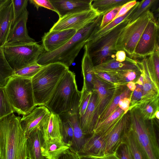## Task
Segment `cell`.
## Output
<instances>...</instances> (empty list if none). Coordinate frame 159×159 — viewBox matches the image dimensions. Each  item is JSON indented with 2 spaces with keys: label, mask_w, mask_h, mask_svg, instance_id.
Segmentation results:
<instances>
[{
  "label": "cell",
  "mask_w": 159,
  "mask_h": 159,
  "mask_svg": "<svg viewBox=\"0 0 159 159\" xmlns=\"http://www.w3.org/2000/svg\"><path fill=\"white\" fill-rule=\"evenodd\" d=\"M21 117L12 113L0 120V159H27Z\"/></svg>",
  "instance_id": "1"
},
{
  "label": "cell",
  "mask_w": 159,
  "mask_h": 159,
  "mask_svg": "<svg viewBox=\"0 0 159 159\" xmlns=\"http://www.w3.org/2000/svg\"><path fill=\"white\" fill-rule=\"evenodd\" d=\"M103 16L100 15L93 21L77 31L60 48L51 52L44 51L39 57L37 63L43 66L50 63H59L69 68L93 32L100 26Z\"/></svg>",
  "instance_id": "2"
},
{
  "label": "cell",
  "mask_w": 159,
  "mask_h": 159,
  "mask_svg": "<svg viewBox=\"0 0 159 159\" xmlns=\"http://www.w3.org/2000/svg\"><path fill=\"white\" fill-rule=\"evenodd\" d=\"M80 96L75 74L69 69L60 79L45 106L50 112L58 115L78 113Z\"/></svg>",
  "instance_id": "3"
},
{
  "label": "cell",
  "mask_w": 159,
  "mask_h": 159,
  "mask_svg": "<svg viewBox=\"0 0 159 159\" xmlns=\"http://www.w3.org/2000/svg\"><path fill=\"white\" fill-rule=\"evenodd\" d=\"M129 112V128L148 159H159L158 142L152 120L145 119L134 107Z\"/></svg>",
  "instance_id": "4"
},
{
  "label": "cell",
  "mask_w": 159,
  "mask_h": 159,
  "mask_svg": "<svg viewBox=\"0 0 159 159\" xmlns=\"http://www.w3.org/2000/svg\"><path fill=\"white\" fill-rule=\"evenodd\" d=\"M69 68L59 63L43 66L31 79L36 106H45L58 82Z\"/></svg>",
  "instance_id": "5"
},
{
  "label": "cell",
  "mask_w": 159,
  "mask_h": 159,
  "mask_svg": "<svg viewBox=\"0 0 159 159\" xmlns=\"http://www.w3.org/2000/svg\"><path fill=\"white\" fill-rule=\"evenodd\" d=\"M130 23L127 17L101 38L86 42L84 46V52L89 56L94 66L115 59L118 39L121 31Z\"/></svg>",
  "instance_id": "6"
},
{
  "label": "cell",
  "mask_w": 159,
  "mask_h": 159,
  "mask_svg": "<svg viewBox=\"0 0 159 159\" xmlns=\"http://www.w3.org/2000/svg\"><path fill=\"white\" fill-rule=\"evenodd\" d=\"M14 112L25 116L36 106L31 79L12 76L4 87Z\"/></svg>",
  "instance_id": "7"
},
{
  "label": "cell",
  "mask_w": 159,
  "mask_h": 159,
  "mask_svg": "<svg viewBox=\"0 0 159 159\" xmlns=\"http://www.w3.org/2000/svg\"><path fill=\"white\" fill-rule=\"evenodd\" d=\"M2 47L5 58L14 71L37 62L45 51L42 45L36 42L6 43Z\"/></svg>",
  "instance_id": "8"
},
{
  "label": "cell",
  "mask_w": 159,
  "mask_h": 159,
  "mask_svg": "<svg viewBox=\"0 0 159 159\" xmlns=\"http://www.w3.org/2000/svg\"><path fill=\"white\" fill-rule=\"evenodd\" d=\"M154 18L153 13L148 11L127 25L121 31L118 39L117 50H123L133 57L137 45L147 25Z\"/></svg>",
  "instance_id": "9"
},
{
  "label": "cell",
  "mask_w": 159,
  "mask_h": 159,
  "mask_svg": "<svg viewBox=\"0 0 159 159\" xmlns=\"http://www.w3.org/2000/svg\"><path fill=\"white\" fill-rule=\"evenodd\" d=\"M100 15L93 8L89 10L67 15L59 18L49 31L73 29L77 31L93 21Z\"/></svg>",
  "instance_id": "10"
},
{
  "label": "cell",
  "mask_w": 159,
  "mask_h": 159,
  "mask_svg": "<svg viewBox=\"0 0 159 159\" xmlns=\"http://www.w3.org/2000/svg\"><path fill=\"white\" fill-rule=\"evenodd\" d=\"M159 28L154 18L150 20L137 45L133 57L144 58L153 53L159 45Z\"/></svg>",
  "instance_id": "11"
},
{
  "label": "cell",
  "mask_w": 159,
  "mask_h": 159,
  "mask_svg": "<svg viewBox=\"0 0 159 159\" xmlns=\"http://www.w3.org/2000/svg\"><path fill=\"white\" fill-rule=\"evenodd\" d=\"M129 125V110L126 113L124 112L117 123L102 135L105 144L104 154L117 151L122 142L124 136Z\"/></svg>",
  "instance_id": "12"
},
{
  "label": "cell",
  "mask_w": 159,
  "mask_h": 159,
  "mask_svg": "<svg viewBox=\"0 0 159 159\" xmlns=\"http://www.w3.org/2000/svg\"><path fill=\"white\" fill-rule=\"evenodd\" d=\"M51 112L45 106L36 107L20 119L21 127L26 135L37 129H42L49 122Z\"/></svg>",
  "instance_id": "13"
},
{
  "label": "cell",
  "mask_w": 159,
  "mask_h": 159,
  "mask_svg": "<svg viewBox=\"0 0 159 159\" xmlns=\"http://www.w3.org/2000/svg\"><path fill=\"white\" fill-rule=\"evenodd\" d=\"M93 84L92 91H95L97 94L95 110L98 118L118 86L112 85L95 75Z\"/></svg>",
  "instance_id": "14"
},
{
  "label": "cell",
  "mask_w": 159,
  "mask_h": 159,
  "mask_svg": "<svg viewBox=\"0 0 159 159\" xmlns=\"http://www.w3.org/2000/svg\"><path fill=\"white\" fill-rule=\"evenodd\" d=\"M59 18L70 14L89 10L93 0H49Z\"/></svg>",
  "instance_id": "15"
},
{
  "label": "cell",
  "mask_w": 159,
  "mask_h": 159,
  "mask_svg": "<svg viewBox=\"0 0 159 159\" xmlns=\"http://www.w3.org/2000/svg\"><path fill=\"white\" fill-rule=\"evenodd\" d=\"M73 29L60 31H49L42 37V46L45 52H51L66 43L77 32Z\"/></svg>",
  "instance_id": "16"
},
{
  "label": "cell",
  "mask_w": 159,
  "mask_h": 159,
  "mask_svg": "<svg viewBox=\"0 0 159 159\" xmlns=\"http://www.w3.org/2000/svg\"><path fill=\"white\" fill-rule=\"evenodd\" d=\"M29 12L26 9L12 25L7 43H34L36 42L29 35L27 23Z\"/></svg>",
  "instance_id": "17"
},
{
  "label": "cell",
  "mask_w": 159,
  "mask_h": 159,
  "mask_svg": "<svg viewBox=\"0 0 159 159\" xmlns=\"http://www.w3.org/2000/svg\"><path fill=\"white\" fill-rule=\"evenodd\" d=\"M137 62L143 75V94L139 101H144L159 96V86L155 82L150 72L147 64L146 57L143 58L141 62L137 61Z\"/></svg>",
  "instance_id": "18"
},
{
  "label": "cell",
  "mask_w": 159,
  "mask_h": 159,
  "mask_svg": "<svg viewBox=\"0 0 159 159\" xmlns=\"http://www.w3.org/2000/svg\"><path fill=\"white\" fill-rule=\"evenodd\" d=\"M96 98V92L92 91V95L86 111L84 114L79 118L80 126L84 133L86 135L93 133L98 119L95 110Z\"/></svg>",
  "instance_id": "19"
},
{
  "label": "cell",
  "mask_w": 159,
  "mask_h": 159,
  "mask_svg": "<svg viewBox=\"0 0 159 159\" xmlns=\"http://www.w3.org/2000/svg\"><path fill=\"white\" fill-rule=\"evenodd\" d=\"M126 70H140L137 61L128 57L123 62L117 61L114 59L94 66L93 71L107 73Z\"/></svg>",
  "instance_id": "20"
},
{
  "label": "cell",
  "mask_w": 159,
  "mask_h": 159,
  "mask_svg": "<svg viewBox=\"0 0 159 159\" xmlns=\"http://www.w3.org/2000/svg\"><path fill=\"white\" fill-rule=\"evenodd\" d=\"M62 127V121L59 115L51 112L48 124L42 129L43 143L52 141L63 142Z\"/></svg>",
  "instance_id": "21"
},
{
  "label": "cell",
  "mask_w": 159,
  "mask_h": 159,
  "mask_svg": "<svg viewBox=\"0 0 159 159\" xmlns=\"http://www.w3.org/2000/svg\"><path fill=\"white\" fill-rule=\"evenodd\" d=\"M105 146L102 135L93 133L87 136L82 147L76 154L79 156L102 155L104 154Z\"/></svg>",
  "instance_id": "22"
},
{
  "label": "cell",
  "mask_w": 159,
  "mask_h": 159,
  "mask_svg": "<svg viewBox=\"0 0 159 159\" xmlns=\"http://www.w3.org/2000/svg\"><path fill=\"white\" fill-rule=\"evenodd\" d=\"M132 92L126 85L117 87L111 98L98 117L95 127L108 117L118 107L119 102L121 99L125 98H131Z\"/></svg>",
  "instance_id": "23"
},
{
  "label": "cell",
  "mask_w": 159,
  "mask_h": 159,
  "mask_svg": "<svg viewBox=\"0 0 159 159\" xmlns=\"http://www.w3.org/2000/svg\"><path fill=\"white\" fill-rule=\"evenodd\" d=\"M26 136L27 158L46 159L41 152L43 142L42 129H36Z\"/></svg>",
  "instance_id": "24"
},
{
  "label": "cell",
  "mask_w": 159,
  "mask_h": 159,
  "mask_svg": "<svg viewBox=\"0 0 159 159\" xmlns=\"http://www.w3.org/2000/svg\"><path fill=\"white\" fill-rule=\"evenodd\" d=\"M13 19L12 3L11 2L0 11V47L6 43Z\"/></svg>",
  "instance_id": "25"
},
{
  "label": "cell",
  "mask_w": 159,
  "mask_h": 159,
  "mask_svg": "<svg viewBox=\"0 0 159 159\" xmlns=\"http://www.w3.org/2000/svg\"><path fill=\"white\" fill-rule=\"evenodd\" d=\"M68 114L72 124L74 131L73 143L70 150L77 153L82 147L88 135H86L84 133L80 126L78 113L72 114Z\"/></svg>",
  "instance_id": "26"
},
{
  "label": "cell",
  "mask_w": 159,
  "mask_h": 159,
  "mask_svg": "<svg viewBox=\"0 0 159 159\" xmlns=\"http://www.w3.org/2000/svg\"><path fill=\"white\" fill-rule=\"evenodd\" d=\"M69 149L70 147L63 142L52 141L43 143L41 152L46 159H59L62 154Z\"/></svg>",
  "instance_id": "27"
},
{
  "label": "cell",
  "mask_w": 159,
  "mask_h": 159,
  "mask_svg": "<svg viewBox=\"0 0 159 159\" xmlns=\"http://www.w3.org/2000/svg\"><path fill=\"white\" fill-rule=\"evenodd\" d=\"M159 96H157L144 101H139L134 107L139 109L145 119L152 120L155 117V112L159 110Z\"/></svg>",
  "instance_id": "28"
},
{
  "label": "cell",
  "mask_w": 159,
  "mask_h": 159,
  "mask_svg": "<svg viewBox=\"0 0 159 159\" xmlns=\"http://www.w3.org/2000/svg\"><path fill=\"white\" fill-rule=\"evenodd\" d=\"M94 67L92 62L88 55L84 52L81 63L82 74L83 77V85L88 90L92 91L94 75L93 71Z\"/></svg>",
  "instance_id": "29"
},
{
  "label": "cell",
  "mask_w": 159,
  "mask_h": 159,
  "mask_svg": "<svg viewBox=\"0 0 159 159\" xmlns=\"http://www.w3.org/2000/svg\"><path fill=\"white\" fill-rule=\"evenodd\" d=\"M122 142L128 146L134 159H148L139 145L135 135L129 126L123 137Z\"/></svg>",
  "instance_id": "30"
},
{
  "label": "cell",
  "mask_w": 159,
  "mask_h": 159,
  "mask_svg": "<svg viewBox=\"0 0 159 159\" xmlns=\"http://www.w3.org/2000/svg\"><path fill=\"white\" fill-rule=\"evenodd\" d=\"M124 112L118 107L108 117L96 126L93 133L101 135L105 134L117 123Z\"/></svg>",
  "instance_id": "31"
},
{
  "label": "cell",
  "mask_w": 159,
  "mask_h": 159,
  "mask_svg": "<svg viewBox=\"0 0 159 159\" xmlns=\"http://www.w3.org/2000/svg\"><path fill=\"white\" fill-rule=\"evenodd\" d=\"M131 0H93L92 8L100 15H104L116 7H121Z\"/></svg>",
  "instance_id": "32"
},
{
  "label": "cell",
  "mask_w": 159,
  "mask_h": 159,
  "mask_svg": "<svg viewBox=\"0 0 159 159\" xmlns=\"http://www.w3.org/2000/svg\"><path fill=\"white\" fill-rule=\"evenodd\" d=\"M139 2L138 1L137 4L132 8L123 16L113 20L101 29H99V27L97 28L93 32L88 41L96 40L101 38L110 30L122 22L133 12Z\"/></svg>",
  "instance_id": "33"
},
{
  "label": "cell",
  "mask_w": 159,
  "mask_h": 159,
  "mask_svg": "<svg viewBox=\"0 0 159 159\" xmlns=\"http://www.w3.org/2000/svg\"><path fill=\"white\" fill-rule=\"evenodd\" d=\"M59 115L62 121V141L70 148L72 145L74 138L73 125L68 113H63Z\"/></svg>",
  "instance_id": "34"
},
{
  "label": "cell",
  "mask_w": 159,
  "mask_h": 159,
  "mask_svg": "<svg viewBox=\"0 0 159 159\" xmlns=\"http://www.w3.org/2000/svg\"><path fill=\"white\" fill-rule=\"evenodd\" d=\"M146 58L147 64L150 72L155 83L159 86V46L157 45L153 53Z\"/></svg>",
  "instance_id": "35"
},
{
  "label": "cell",
  "mask_w": 159,
  "mask_h": 159,
  "mask_svg": "<svg viewBox=\"0 0 159 159\" xmlns=\"http://www.w3.org/2000/svg\"><path fill=\"white\" fill-rule=\"evenodd\" d=\"M13 74V70L5 58L2 47H0V87H4Z\"/></svg>",
  "instance_id": "36"
},
{
  "label": "cell",
  "mask_w": 159,
  "mask_h": 159,
  "mask_svg": "<svg viewBox=\"0 0 159 159\" xmlns=\"http://www.w3.org/2000/svg\"><path fill=\"white\" fill-rule=\"evenodd\" d=\"M158 1L157 0H143L139 2L134 10L127 17V19L130 23L134 21L144 12L150 11Z\"/></svg>",
  "instance_id": "37"
},
{
  "label": "cell",
  "mask_w": 159,
  "mask_h": 159,
  "mask_svg": "<svg viewBox=\"0 0 159 159\" xmlns=\"http://www.w3.org/2000/svg\"><path fill=\"white\" fill-rule=\"evenodd\" d=\"M107 73L115 77L119 82L125 85H126L129 82L135 80L137 77H139L141 74L140 70H123Z\"/></svg>",
  "instance_id": "38"
},
{
  "label": "cell",
  "mask_w": 159,
  "mask_h": 159,
  "mask_svg": "<svg viewBox=\"0 0 159 159\" xmlns=\"http://www.w3.org/2000/svg\"><path fill=\"white\" fill-rule=\"evenodd\" d=\"M43 66L35 62L14 71L12 76L32 79Z\"/></svg>",
  "instance_id": "39"
},
{
  "label": "cell",
  "mask_w": 159,
  "mask_h": 159,
  "mask_svg": "<svg viewBox=\"0 0 159 159\" xmlns=\"http://www.w3.org/2000/svg\"><path fill=\"white\" fill-rule=\"evenodd\" d=\"M14 112L4 87H0V120Z\"/></svg>",
  "instance_id": "40"
},
{
  "label": "cell",
  "mask_w": 159,
  "mask_h": 159,
  "mask_svg": "<svg viewBox=\"0 0 159 159\" xmlns=\"http://www.w3.org/2000/svg\"><path fill=\"white\" fill-rule=\"evenodd\" d=\"M92 94V91L89 90L84 86H83L80 91V96L78 107L79 118L84 114L89 105Z\"/></svg>",
  "instance_id": "41"
},
{
  "label": "cell",
  "mask_w": 159,
  "mask_h": 159,
  "mask_svg": "<svg viewBox=\"0 0 159 159\" xmlns=\"http://www.w3.org/2000/svg\"><path fill=\"white\" fill-rule=\"evenodd\" d=\"M28 1V0H11L13 12L12 25L27 9Z\"/></svg>",
  "instance_id": "42"
},
{
  "label": "cell",
  "mask_w": 159,
  "mask_h": 159,
  "mask_svg": "<svg viewBox=\"0 0 159 159\" xmlns=\"http://www.w3.org/2000/svg\"><path fill=\"white\" fill-rule=\"evenodd\" d=\"M116 152L120 159H134L128 145L122 142Z\"/></svg>",
  "instance_id": "43"
},
{
  "label": "cell",
  "mask_w": 159,
  "mask_h": 159,
  "mask_svg": "<svg viewBox=\"0 0 159 159\" xmlns=\"http://www.w3.org/2000/svg\"><path fill=\"white\" fill-rule=\"evenodd\" d=\"M121 7L115 8L103 15L101 25L98 28L100 29L103 28L112 21L115 18Z\"/></svg>",
  "instance_id": "44"
},
{
  "label": "cell",
  "mask_w": 159,
  "mask_h": 159,
  "mask_svg": "<svg viewBox=\"0 0 159 159\" xmlns=\"http://www.w3.org/2000/svg\"><path fill=\"white\" fill-rule=\"evenodd\" d=\"M94 74L100 79L116 86L125 85L119 82L113 75L104 72H94Z\"/></svg>",
  "instance_id": "45"
},
{
  "label": "cell",
  "mask_w": 159,
  "mask_h": 159,
  "mask_svg": "<svg viewBox=\"0 0 159 159\" xmlns=\"http://www.w3.org/2000/svg\"><path fill=\"white\" fill-rule=\"evenodd\" d=\"M136 89L133 92L130 98L129 109L134 106L141 99L143 94V86L137 84Z\"/></svg>",
  "instance_id": "46"
},
{
  "label": "cell",
  "mask_w": 159,
  "mask_h": 159,
  "mask_svg": "<svg viewBox=\"0 0 159 159\" xmlns=\"http://www.w3.org/2000/svg\"><path fill=\"white\" fill-rule=\"evenodd\" d=\"M29 1L34 6L37 10L39 7H43L56 12V10L49 0H30Z\"/></svg>",
  "instance_id": "47"
},
{
  "label": "cell",
  "mask_w": 159,
  "mask_h": 159,
  "mask_svg": "<svg viewBox=\"0 0 159 159\" xmlns=\"http://www.w3.org/2000/svg\"><path fill=\"white\" fill-rule=\"evenodd\" d=\"M138 2L136 0H131L130 1L124 4L121 7L118 12L114 20L122 16L126 13L137 4Z\"/></svg>",
  "instance_id": "48"
},
{
  "label": "cell",
  "mask_w": 159,
  "mask_h": 159,
  "mask_svg": "<svg viewBox=\"0 0 159 159\" xmlns=\"http://www.w3.org/2000/svg\"><path fill=\"white\" fill-rule=\"evenodd\" d=\"M93 159H120L116 151L112 153L101 155H86Z\"/></svg>",
  "instance_id": "49"
},
{
  "label": "cell",
  "mask_w": 159,
  "mask_h": 159,
  "mask_svg": "<svg viewBox=\"0 0 159 159\" xmlns=\"http://www.w3.org/2000/svg\"><path fill=\"white\" fill-rule=\"evenodd\" d=\"M131 98H125L119 102L118 106L123 110L125 113L129 110Z\"/></svg>",
  "instance_id": "50"
},
{
  "label": "cell",
  "mask_w": 159,
  "mask_h": 159,
  "mask_svg": "<svg viewBox=\"0 0 159 159\" xmlns=\"http://www.w3.org/2000/svg\"><path fill=\"white\" fill-rule=\"evenodd\" d=\"M126 57L125 51L123 50H118L115 54V59L117 61L123 62L125 60Z\"/></svg>",
  "instance_id": "51"
},
{
  "label": "cell",
  "mask_w": 159,
  "mask_h": 159,
  "mask_svg": "<svg viewBox=\"0 0 159 159\" xmlns=\"http://www.w3.org/2000/svg\"><path fill=\"white\" fill-rule=\"evenodd\" d=\"M11 0H0V11L8 5Z\"/></svg>",
  "instance_id": "52"
},
{
  "label": "cell",
  "mask_w": 159,
  "mask_h": 159,
  "mask_svg": "<svg viewBox=\"0 0 159 159\" xmlns=\"http://www.w3.org/2000/svg\"><path fill=\"white\" fill-rule=\"evenodd\" d=\"M126 86L129 90L132 92L134 91L136 87L135 83L133 81L129 82L127 83Z\"/></svg>",
  "instance_id": "53"
},
{
  "label": "cell",
  "mask_w": 159,
  "mask_h": 159,
  "mask_svg": "<svg viewBox=\"0 0 159 159\" xmlns=\"http://www.w3.org/2000/svg\"><path fill=\"white\" fill-rule=\"evenodd\" d=\"M70 159H79L77 154L70 150V149L66 151Z\"/></svg>",
  "instance_id": "54"
},
{
  "label": "cell",
  "mask_w": 159,
  "mask_h": 159,
  "mask_svg": "<svg viewBox=\"0 0 159 159\" xmlns=\"http://www.w3.org/2000/svg\"><path fill=\"white\" fill-rule=\"evenodd\" d=\"M59 159H70L68 154L66 151L62 154L60 157Z\"/></svg>",
  "instance_id": "55"
},
{
  "label": "cell",
  "mask_w": 159,
  "mask_h": 159,
  "mask_svg": "<svg viewBox=\"0 0 159 159\" xmlns=\"http://www.w3.org/2000/svg\"><path fill=\"white\" fill-rule=\"evenodd\" d=\"M79 159H93V158L86 156H78Z\"/></svg>",
  "instance_id": "56"
},
{
  "label": "cell",
  "mask_w": 159,
  "mask_h": 159,
  "mask_svg": "<svg viewBox=\"0 0 159 159\" xmlns=\"http://www.w3.org/2000/svg\"><path fill=\"white\" fill-rule=\"evenodd\" d=\"M159 111H157L155 112V117H156L158 120L159 119Z\"/></svg>",
  "instance_id": "57"
}]
</instances>
